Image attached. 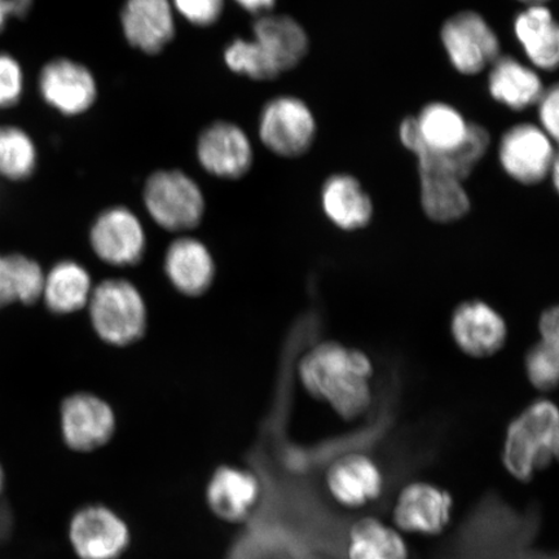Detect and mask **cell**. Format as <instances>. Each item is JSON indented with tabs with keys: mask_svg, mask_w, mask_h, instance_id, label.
Listing matches in <instances>:
<instances>
[{
	"mask_svg": "<svg viewBox=\"0 0 559 559\" xmlns=\"http://www.w3.org/2000/svg\"><path fill=\"white\" fill-rule=\"evenodd\" d=\"M442 44L457 72L474 75L500 58V40L477 12L464 11L445 21Z\"/></svg>",
	"mask_w": 559,
	"mask_h": 559,
	"instance_id": "6",
	"label": "cell"
},
{
	"mask_svg": "<svg viewBox=\"0 0 559 559\" xmlns=\"http://www.w3.org/2000/svg\"><path fill=\"white\" fill-rule=\"evenodd\" d=\"M144 204L152 219L173 233L198 227L205 213L200 186L179 170L152 174L145 183Z\"/></svg>",
	"mask_w": 559,
	"mask_h": 559,
	"instance_id": "4",
	"label": "cell"
},
{
	"mask_svg": "<svg viewBox=\"0 0 559 559\" xmlns=\"http://www.w3.org/2000/svg\"><path fill=\"white\" fill-rule=\"evenodd\" d=\"M528 380L536 389L550 391L559 386V349L539 342L526 355Z\"/></svg>",
	"mask_w": 559,
	"mask_h": 559,
	"instance_id": "30",
	"label": "cell"
},
{
	"mask_svg": "<svg viewBox=\"0 0 559 559\" xmlns=\"http://www.w3.org/2000/svg\"><path fill=\"white\" fill-rule=\"evenodd\" d=\"M165 272L175 289L186 296L199 297L214 282V258L200 240L181 237L166 251Z\"/></svg>",
	"mask_w": 559,
	"mask_h": 559,
	"instance_id": "19",
	"label": "cell"
},
{
	"mask_svg": "<svg viewBox=\"0 0 559 559\" xmlns=\"http://www.w3.org/2000/svg\"><path fill=\"white\" fill-rule=\"evenodd\" d=\"M260 135L265 148L275 155L299 157L311 148L317 121L298 97L280 96L263 108Z\"/></svg>",
	"mask_w": 559,
	"mask_h": 559,
	"instance_id": "7",
	"label": "cell"
},
{
	"mask_svg": "<svg viewBox=\"0 0 559 559\" xmlns=\"http://www.w3.org/2000/svg\"><path fill=\"white\" fill-rule=\"evenodd\" d=\"M90 241L102 261L118 267L138 264L146 247L142 222L123 206L110 207L97 216Z\"/></svg>",
	"mask_w": 559,
	"mask_h": 559,
	"instance_id": "12",
	"label": "cell"
},
{
	"mask_svg": "<svg viewBox=\"0 0 559 559\" xmlns=\"http://www.w3.org/2000/svg\"><path fill=\"white\" fill-rule=\"evenodd\" d=\"M24 75L19 62L7 53H0V108H11L23 94Z\"/></svg>",
	"mask_w": 559,
	"mask_h": 559,
	"instance_id": "31",
	"label": "cell"
},
{
	"mask_svg": "<svg viewBox=\"0 0 559 559\" xmlns=\"http://www.w3.org/2000/svg\"><path fill=\"white\" fill-rule=\"evenodd\" d=\"M554 463H559V409L536 401L510 424L502 464L515 479L530 481Z\"/></svg>",
	"mask_w": 559,
	"mask_h": 559,
	"instance_id": "2",
	"label": "cell"
},
{
	"mask_svg": "<svg viewBox=\"0 0 559 559\" xmlns=\"http://www.w3.org/2000/svg\"><path fill=\"white\" fill-rule=\"evenodd\" d=\"M61 430L69 449L93 452L115 436L116 415L102 397L79 393L61 405Z\"/></svg>",
	"mask_w": 559,
	"mask_h": 559,
	"instance_id": "11",
	"label": "cell"
},
{
	"mask_svg": "<svg viewBox=\"0 0 559 559\" xmlns=\"http://www.w3.org/2000/svg\"><path fill=\"white\" fill-rule=\"evenodd\" d=\"M331 498L346 509L373 504L384 491L381 467L362 453H352L335 460L325 475Z\"/></svg>",
	"mask_w": 559,
	"mask_h": 559,
	"instance_id": "14",
	"label": "cell"
},
{
	"mask_svg": "<svg viewBox=\"0 0 559 559\" xmlns=\"http://www.w3.org/2000/svg\"><path fill=\"white\" fill-rule=\"evenodd\" d=\"M37 165V151L25 131L3 126L0 128V177L10 180L29 178Z\"/></svg>",
	"mask_w": 559,
	"mask_h": 559,
	"instance_id": "28",
	"label": "cell"
},
{
	"mask_svg": "<svg viewBox=\"0 0 559 559\" xmlns=\"http://www.w3.org/2000/svg\"><path fill=\"white\" fill-rule=\"evenodd\" d=\"M262 484L258 475L243 467H216L206 486V504L216 519L239 524L248 521L260 506Z\"/></svg>",
	"mask_w": 559,
	"mask_h": 559,
	"instance_id": "13",
	"label": "cell"
},
{
	"mask_svg": "<svg viewBox=\"0 0 559 559\" xmlns=\"http://www.w3.org/2000/svg\"><path fill=\"white\" fill-rule=\"evenodd\" d=\"M321 204L328 218L341 229H360L372 219V201L352 175L338 174L328 179Z\"/></svg>",
	"mask_w": 559,
	"mask_h": 559,
	"instance_id": "21",
	"label": "cell"
},
{
	"mask_svg": "<svg viewBox=\"0 0 559 559\" xmlns=\"http://www.w3.org/2000/svg\"><path fill=\"white\" fill-rule=\"evenodd\" d=\"M69 542L80 559H121L129 550V523L115 509L91 504L76 510L69 523Z\"/></svg>",
	"mask_w": 559,
	"mask_h": 559,
	"instance_id": "5",
	"label": "cell"
},
{
	"mask_svg": "<svg viewBox=\"0 0 559 559\" xmlns=\"http://www.w3.org/2000/svg\"><path fill=\"white\" fill-rule=\"evenodd\" d=\"M235 2L242 7L245 11L264 15V12L274 9L276 0H235Z\"/></svg>",
	"mask_w": 559,
	"mask_h": 559,
	"instance_id": "36",
	"label": "cell"
},
{
	"mask_svg": "<svg viewBox=\"0 0 559 559\" xmlns=\"http://www.w3.org/2000/svg\"><path fill=\"white\" fill-rule=\"evenodd\" d=\"M121 24L129 44L144 53H159L175 37L170 0H126Z\"/></svg>",
	"mask_w": 559,
	"mask_h": 559,
	"instance_id": "18",
	"label": "cell"
},
{
	"mask_svg": "<svg viewBox=\"0 0 559 559\" xmlns=\"http://www.w3.org/2000/svg\"><path fill=\"white\" fill-rule=\"evenodd\" d=\"M347 559H409L404 534L377 516H362L348 528Z\"/></svg>",
	"mask_w": 559,
	"mask_h": 559,
	"instance_id": "24",
	"label": "cell"
},
{
	"mask_svg": "<svg viewBox=\"0 0 559 559\" xmlns=\"http://www.w3.org/2000/svg\"><path fill=\"white\" fill-rule=\"evenodd\" d=\"M557 152L545 131L535 124L521 123L501 138L499 158L502 169L522 185L533 186L549 177Z\"/></svg>",
	"mask_w": 559,
	"mask_h": 559,
	"instance_id": "9",
	"label": "cell"
},
{
	"mask_svg": "<svg viewBox=\"0 0 559 559\" xmlns=\"http://www.w3.org/2000/svg\"><path fill=\"white\" fill-rule=\"evenodd\" d=\"M539 118L545 134L559 145V83L544 91L539 103Z\"/></svg>",
	"mask_w": 559,
	"mask_h": 559,
	"instance_id": "33",
	"label": "cell"
},
{
	"mask_svg": "<svg viewBox=\"0 0 559 559\" xmlns=\"http://www.w3.org/2000/svg\"><path fill=\"white\" fill-rule=\"evenodd\" d=\"M3 486H4V474L2 471V466H0V492H2Z\"/></svg>",
	"mask_w": 559,
	"mask_h": 559,
	"instance_id": "39",
	"label": "cell"
},
{
	"mask_svg": "<svg viewBox=\"0 0 559 559\" xmlns=\"http://www.w3.org/2000/svg\"><path fill=\"white\" fill-rule=\"evenodd\" d=\"M424 212L430 219L450 223L463 218L471 209L463 181L442 174L419 173Z\"/></svg>",
	"mask_w": 559,
	"mask_h": 559,
	"instance_id": "26",
	"label": "cell"
},
{
	"mask_svg": "<svg viewBox=\"0 0 559 559\" xmlns=\"http://www.w3.org/2000/svg\"><path fill=\"white\" fill-rule=\"evenodd\" d=\"M298 372L305 389L331 404L342 418H358L372 403V361L359 349L323 342L304 356Z\"/></svg>",
	"mask_w": 559,
	"mask_h": 559,
	"instance_id": "1",
	"label": "cell"
},
{
	"mask_svg": "<svg viewBox=\"0 0 559 559\" xmlns=\"http://www.w3.org/2000/svg\"><path fill=\"white\" fill-rule=\"evenodd\" d=\"M175 9L193 25L210 26L219 20L225 0H173Z\"/></svg>",
	"mask_w": 559,
	"mask_h": 559,
	"instance_id": "32",
	"label": "cell"
},
{
	"mask_svg": "<svg viewBox=\"0 0 559 559\" xmlns=\"http://www.w3.org/2000/svg\"><path fill=\"white\" fill-rule=\"evenodd\" d=\"M539 328L543 342L559 349V306L543 312Z\"/></svg>",
	"mask_w": 559,
	"mask_h": 559,
	"instance_id": "34",
	"label": "cell"
},
{
	"mask_svg": "<svg viewBox=\"0 0 559 559\" xmlns=\"http://www.w3.org/2000/svg\"><path fill=\"white\" fill-rule=\"evenodd\" d=\"M488 90L496 102L514 110L539 103L545 91L540 76L510 56H500L491 66Z\"/></svg>",
	"mask_w": 559,
	"mask_h": 559,
	"instance_id": "23",
	"label": "cell"
},
{
	"mask_svg": "<svg viewBox=\"0 0 559 559\" xmlns=\"http://www.w3.org/2000/svg\"><path fill=\"white\" fill-rule=\"evenodd\" d=\"M451 331L457 346L467 355L484 358L506 345L504 319L481 300H469L453 312Z\"/></svg>",
	"mask_w": 559,
	"mask_h": 559,
	"instance_id": "17",
	"label": "cell"
},
{
	"mask_svg": "<svg viewBox=\"0 0 559 559\" xmlns=\"http://www.w3.org/2000/svg\"><path fill=\"white\" fill-rule=\"evenodd\" d=\"M44 284V271L37 262L20 254L0 255V307L37 302Z\"/></svg>",
	"mask_w": 559,
	"mask_h": 559,
	"instance_id": "27",
	"label": "cell"
},
{
	"mask_svg": "<svg viewBox=\"0 0 559 559\" xmlns=\"http://www.w3.org/2000/svg\"><path fill=\"white\" fill-rule=\"evenodd\" d=\"M90 318L99 337L114 346H128L143 338L148 323L144 298L123 278L97 285L91 295Z\"/></svg>",
	"mask_w": 559,
	"mask_h": 559,
	"instance_id": "3",
	"label": "cell"
},
{
	"mask_svg": "<svg viewBox=\"0 0 559 559\" xmlns=\"http://www.w3.org/2000/svg\"><path fill=\"white\" fill-rule=\"evenodd\" d=\"M254 40L280 74L299 64L309 52V38L295 19L261 15L253 25Z\"/></svg>",
	"mask_w": 559,
	"mask_h": 559,
	"instance_id": "20",
	"label": "cell"
},
{
	"mask_svg": "<svg viewBox=\"0 0 559 559\" xmlns=\"http://www.w3.org/2000/svg\"><path fill=\"white\" fill-rule=\"evenodd\" d=\"M550 177L551 180H554L556 191L559 193V152H557L554 169H551Z\"/></svg>",
	"mask_w": 559,
	"mask_h": 559,
	"instance_id": "37",
	"label": "cell"
},
{
	"mask_svg": "<svg viewBox=\"0 0 559 559\" xmlns=\"http://www.w3.org/2000/svg\"><path fill=\"white\" fill-rule=\"evenodd\" d=\"M253 146L234 123L210 124L199 138L198 157L204 169L223 179H240L253 164Z\"/></svg>",
	"mask_w": 559,
	"mask_h": 559,
	"instance_id": "15",
	"label": "cell"
},
{
	"mask_svg": "<svg viewBox=\"0 0 559 559\" xmlns=\"http://www.w3.org/2000/svg\"><path fill=\"white\" fill-rule=\"evenodd\" d=\"M453 496L429 481H412L402 488L393 508L394 526L402 534L439 536L449 528Z\"/></svg>",
	"mask_w": 559,
	"mask_h": 559,
	"instance_id": "8",
	"label": "cell"
},
{
	"mask_svg": "<svg viewBox=\"0 0 559 559\" xmlns=\"http://www.w3.org/2000/svg\"><path fill=\"white\" fill-rule=\"evenodd\" d=\"M467 123L459 110L444 103L426 105L417 118H407L401 124L400 136L405 148H424L436 153H451L463 146L469 136Z\"/></svg>",
	"mask_w": 559,
	"mask_h": 559,
	"instance_id": "10",
	"label": "cell"
},
{
	"mask_svg": "<svg viewBox=\"0 0 559 559\" xmlns=\"http://www.w3.org/2000/svg\"><path fill=\"white\" fill-rule=\"evenodd\" d=\"M93 295V285L85 267L73 261L55 265L45 276L44 298L51 311L73 313L88 305Z\"/></svg>",
	"mask_w": 559,
	"mask_h": 559,
	"instance_id": "25",
	"label": "cell"
},
{
	"mask_svg": "<svg viewBox=\"0 0 559 559\" xmlns=\"http://www.w3.org/2000/svg\"><path fill=\"white\" fill-rule=\"evenodd\" d=\"M39 90L47 104L67 116L85 114L97 96L94 75L86 67L68 59L52 60L41 69Z\"/></svg>",
	"mask_w": 559,
	"mask_h": 559,
	"instance_id": "16",
	"label": "cell"
},
{
	"mask_svg": "<svg viewBox=\"0 0 559 559\" xmlns=\"http://www.w3.org/2000/svg\"><path fill=\"white\" fill-rule=\"evenodd\" d=\"M29 4L31 0H0V32L4 29L10 13L26 11Z\"/></svg>",
	"mask_w": 559,
	"mask_h": 559,
	"instance_id": "35",
	"label": "cell"
},
{
	"mask_svg": "<svg viewBox=\"0 0 559 559\" xmlns=\"http://www.w3.org/2000/svg\"><path fill=\"white\" fill-rule=\"evenodd\" d=\"M514 34L535 67L559 68V23L547 7H527L514 20Z\"/></svg>",
	"mask_w": 559,
	"mask_h": 559,
	"instance_id": "22",
	"label": "cell"
},
{
	"mask_svg": "<svg viewBox=\"0 0 559 559\" xmlns=\"http://www.w3.org/2000/svg\"><path fill=\"white\" fill-rule=\"evenodd\" d=\"M227 67L237 74L249 76L255 81H271L280 73L257 41L237 38L225 51Z\"/></svg>",
	"mask_w": 559,
	"mask_h": 559,
	"instance_id": "29",
	"label": "cell"
},
{
	"mask_svg": "<svg viewBox=\"0 0 559 559\" xmlns=\"http://www.w3.org/2000/svg\"><path fill=\"white\" fill-rule=\"evenodd\" d=\"M520 2L527 4L528 7L545 5L549 0H520Z\"/></svg>",
	"mask_w": 559,
	"mask_h": 559,
	"instance_id": "38",
	"label": "cell"
}]
</instances>
